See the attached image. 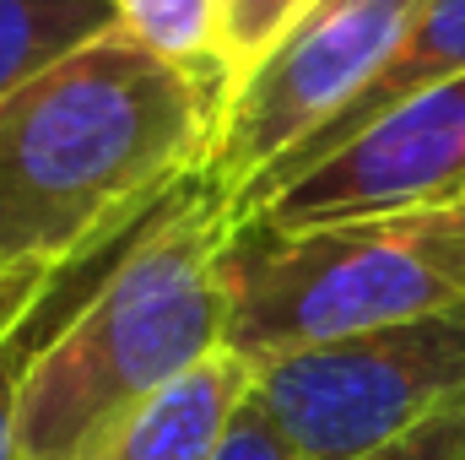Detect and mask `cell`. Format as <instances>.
<instances>
[{
    "label": "cell",
    "instance_id": "6da1fadb",
    "mask_svg": "<svg viewBox=\"0 0 465 460\" xmlns=\"http://www.w3.org/2000/svg\"><path fill=\"white\" fill-rule=\"evenodd\" d=\"M223 98L119 27L0 93V271L65 265L206 174Z\"/></svg>",
    "mask_w": 465,
    "mask_h": 460
},
{
    "label": "cell",
    "instance_id": "7a4b0ae2",
    "mask_svg": "<svg viewBox=\"0 0 465 460\" xmlns=\"http://www.w3.org/2000/svg\"><path fill=\"white\" fill-rule=\"evenodd\" d=\"M228 206L206 174L157 212L38 352L22 390L16 460H76L114 417L228 346Z\"/></svg>",
    "mask_w": 465,
    "mask_h": 460
},
{
    "label": "cell",
    "instance_id": "3957f363",
    "mask_svg": "<svg viewBox=\"0 0 465 460\" xmlns=\"http://www.w3.org/2000/svg\"><path fill=\"white\" fill-rule=\"evenodd\" d=\"M228 352L249 368L465 304V201L320 228L243 223L223 244Z\"/></svg>",
    "mask_w": 465,
    "mask_h": 460
},
{
    "label": "cell",
    "instance_id": "277c9868",
    "mask_svg": "<svg viewBox=\"0 0 465 460\" xmlns=\"http://www.w3.org/2000/svg\"><path fill=\"white\" fill-rule=\"evenodd\" d=\"M254 406L298 460H357L465 395V304L254 363Z\"/></svg>",
    "mask_w": 465,
    "mask_h": 460
},
{
    "label": "cell",
    "instance_id": "5b68a950",
    "mask_svg": "<svg viewBox=\"0 0 465 460\" xmlns=\"http://www.w3.org/2000/svg\"><path fill=\"white\" fill-rule=\"evenodd\" d=\"M422 5L428 0H314L303 11L223 109L206 185L228 212L395 60Z\"/></svg>",
    "mask_w": 465,
    "mask_h": 460
},
{
    "label": "cell",
    "instance_id": "8992f818",
    "mask_svg": "<svg viewBox=\"0 0 465 460\" xmlns=\"http://www.w3.org/2000/svg\"><path fill=\"white\" fill-rule=\"evenodd\" d=\"M465 201V76L439 82L401 109L357 130L341 152L303 168L265 212L249 223L271 228H320L351 217H384L411 206H460ZM243 228V223H238Z\"/></svg>",
    "mask_w": 465,
    "mask_h": 460
},
{
    "label": "cell",
    "instance_id": "52a82bcc",
    "mask_svg": "<svg viewBox=\"0 0 465 460\" xmlns=\"http://www.w3.org/2000/svg\"><path fill=\"white\" fill-rule=\"evenodd\" d=\"M455 76H465V0H428L422 16H417L411 33H406V44L395 49V60H390L325 130H314L298 152H287L254 190H243L238 206L228 212V223L232 228L249 223L254 212H265V206L276 201V190H287L303 168H314V163H325L331 152H341L357 130H368L373 119H384L390 109H401L406 98H417V93H428V87H439V82H455Z\"/></svg>",
    "mask_w": 465,
    "mask_h": 460
},
{
    "label": "cell",
    "instance_id": "ba28073f",
    "mask_svg": "<svg viewBox=\"0 0 465 460\" xmlns=\"http://www.w3.org/2000/svg\"><path fill=\"white\" fill-rule=\"evenodd\" d=\"M249 390H254V368L223 346L190 374H179L168 390H157L152 401L114 417L104 434H93L76 460H212Z\"/></svg>",
    "mask_w": 465,
    "mask_h": 460
},
{
    "label": "cell",
    "instance_id": "9c48e42d",
    "mask_svg": "<svg viewBox=\"0 0 465 460\" xmlns=\"http://www.w3.org/2000/svg\"><path fill=\"white\" fill-rule=\"evenodd\" d=\"M179 195V190H173ZM168 195V201H173ZM168 201H157L152 212H141L130 228H119L114 238H104L98 249H87V255H76V260H65L54 276H49V287L27 304V315L0 336V460H16V434H22V390H27V374H33V363H38V352L60 336V325L98 293V282L114 271L119 260H124V249L141 238V233L157 223V212L168 206Z\"/></svg>",
    "mask_w": 465,
    "mask_h": 460
},
{
    "label": "cell",
    "instance_id": "30bf717a",
    "mask_svg": "<svg viewBox=\"0 0 465 460\" xmlns=\"http://www.w3.org/2000/svg\"><path fill=\"white\" fill-rule=\"evenodd\" d=\"M109 27L114 0H0V93L104 38Z\"/></svg>",
    "mask_w": 465,
    "mask_h": 460
},
{
    "label": "cell",
    "instance_id": "8fae6325",
    "mask_svg": "<svg viewBox=\"0 0 465 460\" xmlns=\"http://www.w3.org/2000/svg\"><path fill=\"white\" fill-rule=\"evenodd\" d=\"M114 27L130 44L152 49L157 60L206 82L228 109V87H223V71H217L223 0H114Z\"/></svg>",
    "mask_w": 465,
    "mask_h": 460
},
{
    "label": "cell",
    "instance_id": "7c38bea8",
    "mask_svg": "<svg viewBox=\"0 0 465 460\" xmlns=\"http://www.w3.org/2000/svg\"><path fill=\"white\" fill-rule=\"evenodd\" d=\"M314 0H223V27H217V71L228 98L238 93V82L303 22Z\"/></svg>",
    "mask_w": 465,
    "mask_h": 460
},
{
    "label": "cell",
    "instance_id": "4fadbf2b",
    "mask_svg": "<svg viewBox=\"0 0 465 460\" xmlns=\"http://www.w3.org/2000/svg\"><path fill=\"white\" fill-rule=\"evenodd\" d=\"M357 460H465V395L450 401L444 412H433L428 423H417L411 434L368 450Z\"/></svg>",
    "mask_w": 465,
    "mask_h": 460
},
{
    "label": "cell",
    "instance_id": "5bb4252c",
    "mask_svg": "<svg viewBox=\"0 0 465 460\" xmlns=\"http://www.w3.org/2000/svg\"><path fill=\"white\" fill-rule=\"evenodd\" d=\"M212 460H298L292 455V445L276 434V423L254 406V395L238 406V417H232V428L223 434V445H217V455Z\"/></svg>",
    "mask_w": 465,
    "mask_h": 460
},
{
    "label": "cell",
    "instance_id": "9a60e30c",
    "mask_svg": "<svg viewBox=\"0 0 465 460\" xmlns=\"http://www.w3.org/2000/svg\"><path fill=\"white\" fill-rule=\"evenodd\" d=\"M54 271L60 265H16V271H0V336L27 315V304L49 287Z\"/></svg>",
    "mask_w": 465,
    "mask_h": 460
}]
</instances>
